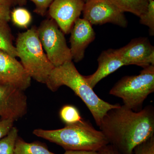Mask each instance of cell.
<instances>
[{"label": "cell", "instance_id": "1", "mask_svg": "<svg viewBox=\"0 0 154 154\" xmlns=\"http://www.w3.org/2000/svg\"><path fill=\"white\" fill-rule=\"evenodd\" d=\"M99 127L119 153L133 154L137 146L154 135V107L135 111L119 104L107 112Z\"/></svg>", "mask_w": 154, "mask_h": 154}, {"label": "cell", "instance_id": "2", "mask_svg": "<svg viewBox=\"0 0 154 154\" xmlns=\"http://www.w3.org/2000/svg\"><path fill=\"white\" fill-rule=\"evenodd\" d=\"M45 84L53 92L62 86L70 88L85 103L98 126L107 112L119 105L110 104L100 99L87 82L85 76L78 71L72 61L54 67Z\"/></svg>", "mask_w": 154, "mask_h": 154}, {"label": "cell", "instance_id": "3", "mask_svg": "<svg viewBox=\"0 0 154 154\" xmlns=\"http://www.w3.org/2000/svg\"><path fill=\"white\" fill-rule=\"evenodd\" d=\"M33 134L66 150L99 151L109 144L101 131L97 130L91 122L84 119L75 124L66 125L60 129H35Z\"/></svg>", "mask_w": 154, "mask_h": 154}, {"label": "cell", "instance_id": "4", "mask_svg": "<svg viewBox=\"0 0 154 154\" xmlns=\"http://www.w3.org/2000/svg\"><path fill=\"white\" fill-rule=\"evenodd\" d=\"M18 57L31 78L45 84L55 67L51 63L42 45L36 27L19 33L16 41Z\"/></svg>", "mask_w": 154, "mask_h": 154}, {"label": "cell", "instance_id": "5", "mask_svg": "<svg viewBox=\"0 0 154 154\" xmlns=\"http://www.w3.org/2000/svg\"><path fill=\"white\" fill-rule=\"evenodd\" d=\"M154 92V65L143 68L140 74L126 76L110 90V95L122 100L124 106L134 111L141 110L143 102Z\"/></svg>", "mask_w": 154, "mask_h": 154}, {"label": "cell", "instance_id": "6", "mask_svg": "<svg viewBox=\"0 0 154 154\" xmlns=\"http://www.w3.org/2000/svg\"><path fill=\"white\" fill-rule=\"evenodd\" d=\"M38 38L48 58L54 67L72 60L64 33L51 19L42 21L37 28Z\"/></svg>", "mask_w": 154, "mask_h": 154}, {"label": "cell", "instance_id": "7", "mask_svg": "<svg viewBox=\"0 0 154 154\" xmlns=\"http://www.w3.org/2000/svg\"><path fill=\"white\" fill-rule=\"evenodd\" d=\"M83 19L91 25L110 23L126 28L127 20L122 12L110 0H88L84 6Z\"/></svg>", "mask_w": 154, "mask_h": 154}, {"label": "cell", "instance_id": "8", "mask_svg": "<svg viewBox=\"0 0 154 154\" xmlns=\"http://www.w3.org/2000/svg\"><path fill=\"white\" fill-rule=\"evenodd\" d=\"M31 78L21 62L0 51V85L24 91L31 84Z\"/></svg>", "mask_w": 154, "mask_h": 154}, {"label": "cell", "instance_id": "9", "mask_svg": "<svg viewBox=\"0 0 154 154\" xmlns=\"http://www.w3.org/2000/svg\"><path fill=\"white\" fill-rule=\"evenodd\" d=\"M115 50L126 66L135 65L143 68L154 65V47L146 37L135 38L125 46Z\"/></svg>", "mask_w": 154, "mask_h": 154}, {"label": "cell", "instance_id": "10", "mask_svg": "<svg viewBox=\"0 0 154 154\" xmlns=\"http://www.w3.org/2000/svg\"><path fill=\"white\" fill-rule=\"evenodd\" d=\"M85 0H54L49 14L64 34L70 33L77 19L83 12Z\"/></svg>", "mask_w": 154, "mask_h": 154}, {"label": "cell", "instance_id": "11", "mask_svg": "<svg viewBox=\"0 0 154 154\" xmlns=\"http://www.w3.org/2000/svg\"><path fill=\"white\" fill-rule=\"evenodd\" d=\"M28 110L27 97L23 91L0 85V116L14 121L22 118Z\"/></svg>", "mask_w": 154, "mask_h": 154}, {"label": "cell", "instance_id": "12", "mask_svg": "<svg viewBox=\"0 0 154 154\" xmlns=\"http://www.w3.org/2000/svg\"><path fill=\"white\" fill-rule=\"evenodd\" d=\"M70 38L72 59L75 62L81 61L85 57L87 48L96 37L92 25L84 19L76 20L70 31Z\"/></svg>", "mask_w": 154, "mask_h": 154}, {"label": "cell", "instance_id": "13", "mask_svg": "<svg viewBox=\"0 0 154 154\" xmlns=\"http://www.w3.org/2000/svg\"><path fill=\"white\" fill-rule=\"evenodd\" d=\"M98 67L93 74L85 76L89 85L94 89L97 84L104 78L117 70L126 64L119 57L115 49L102 51L97 60Z\"/></svg>", "mask_w": 154, "mask_h": 154}, {"label": "cell", "instance_id": "14", "mask_svg": "<svg viewBox=\"0 0 154 154\" xmlns=\"http://www.w3.org/2000/svg\"><path fill=\"white\" fill-rule=\"evenodd\" d=\"M13 37L8 22L0 20V51L16 58L18 54L13 44Z\"/></svg>", "mask_w": 154, "mask_h": 154}, {"label": "cell", "instance_id": "15", "mask_svg": "<svg viewBox=\"0 0 154 154\" xmlns=\"http://www.w3.org/2000/svg\"><path fill=\"white\" fill-rule=\"evenodd\" d=\"M122 12L131 13L140 17L145 12L149 0H110Z\"/></svg>", "mask_w": 154, "mask_h": 154}, {"label": "cell", "instance_id": "16", "mask_svg": "<svg viewBox=\"0 0 154 154\" xmlns=\"http://www.w3.org/2000/svg\"><path fill=\"white\" fill-rule=\"evenodd\" d=\"M14 154H56L43 145L37 142L27 143L21 138H17Z\"/></svg>", "mask_w": 154, "mask_h": 154}, {"label": "cell", "instance_id": "17", "mask_svg": "<svg viewBox=\"0 0 154 154\" xmlns=\"http://www.w3.org/2000/svg\"><path fill=\"white\" fill-rule=\"evenodd\" d=\"M18 131L13 127L8 134L0 140V154H14Z\"/></svg>", "mask_w": 154, "mask_h": 154}, {"label": "cell", "instance_id": "18", "mask_svg": "<svg viewBox=\"0 0 154 154\" xmlns=\"http://www.w3.org/2000/svg\"><path fill=\"white\" fill-rule=\"evenodd\" d=\"M60 116L66 125L75 124L83 119L76 107L71 105H65L62 107Z\"/></svg>", "mask_w": 154, "mask_h": 154}, {"label": "cell", "instance_id": "19", "mask_svg": "<svg viewBox=\"0 0 154 154\" xmlns=\"http://www.w3.org/2000/svg\"><path fill=\"white\" fill-rule=\"evenodd\" d=\"M11 18L14 25L22 28H27L32 20L29 11L22 8L14 9L11 13Z\"/></svg>", "mask_w": 154, "mask_h": 154}, {"label": "cell", "instance_id": "20", "mask_svg": "<svg viewBox=\"0 0 154 154\" xmlns=\"http://www.w3.org/2000/svg\"><path fill=\"white\" fill-rule=\"evenodd\" d=\"M140 18V22L142 25L147 26L149 29L150 35L154 34V1L149 0L148 5L145 12Z\"/></svg>", "mask_w": 154, "mask_h": 154}, {"label": "cell", "instance_id": "21", "mask_svg": "<svg viewBox=\"0 0 154 154\" xmlns=\"http://www.w3.org/2000/svg\"><path fill=\"white\" fill-rule=\"evenodd\" d=\"M133 154H154V135L137 146Z\"/></svg>", "mask_w": 154, "mask_h": 154}, {"label": "cell", "instance_id": "22", "mask_svg": "<svg viewBox=\"0 0 154 154\" xmlns=\"http://www.w3.org/2000/svg\"><path fill=\"white\" fill-rule=\"evenodd\" d=\"M35 5L34 12L42 16H44L46 14L47 9L49 8L50 6L54 0H30Z\"/></svg>", "mask_w": 154, "mask_h": 154}, {"label": "cell", "instance_id": "23", "mask_svg": "<svg viewBox=\"0 0 154 154\" xmlns=\"http://www.w3.org/2000/svg\"><path fill=\"white\" fill-rule=\"evenodd\" d=\"M14 121L11 119L0 118V140L8 134L14 127Z\"/></svg>", "mask_w": 154, "mask_h": 154}, {"label": "cell", "instance_id": "24", "mask_svg": "<svg viewBox=\"0 0 154 154\" xmlns=\"http://www.w3.org/2000/svg\"><path fill=\"white\" fill-rule=\"evenodd\" d=\"M11 19L10 7L0 4V20L9 22Z\"/></svg>", "mask_w": 154, "mask_h": 154}, {"label": "cell", "instance_id": "25", "mask_svg": "<svg viewBox=\"0 0 154 154\" xmlns=\"http://www.w3.org/2000/svg\"><path fill=\"white\" fill-rule=\"evenodd\" d=\"M98 152L99 154H120L113 146L110 144L103 147Z\"/></svg>", "mask_w": 154, "mask_h": 154}, {"label": "cell", "instance_id": "26", "mask_svg": "<svg viewBox=\"0 0 154 154\" xmlns=\"http://www.w3.org/2000/svg\"><path fill=\"white\" fill-rule=\"evenodd\" d=\"M63 154H99V152L88 150H66Z\"/></svg>", "mask_w": 154, "mask_h": 154}, {"label": "cell", "instance_id": "27", "mask_svg": "<svg viewBox=\"0 0 154 154\" xmlns=\"http://www.w3.org/2000/svg\"><path fill=\"white\" fill-rule=\"evenodd\" d=\"M15 3H16V0H0L1 5L8 6L10 8Z\"/></svg>", "mask_w": 154, "mask_h": 154}, {"label": "cell", "instance_id": "28", "mask_svg": "<svg viewBox=\"0 0 154 154\" xmlns=\"http://www.w3.org/2000/svg\"><path fill=\"white\" fill-rule=\"evenodd\" d=\"M16 3H18L20 5H23L26 3L27 0H16Z\"/></svg>", "mask_w": 154, "mask_h": 154}, {"label": "cell", "instance_id": "29", "mask_svg": "<svg viewBox=\"0 0 154 154\" xmlns=\"http://www.w3.org/2000/svg\"><path fill=\"white\" fill-rule=\"evenodd\" d=\"M88 1V0H85V2H86V1Z\"/></svg>", "mask_w": 154, "mask_h": 154}]
</instances>
